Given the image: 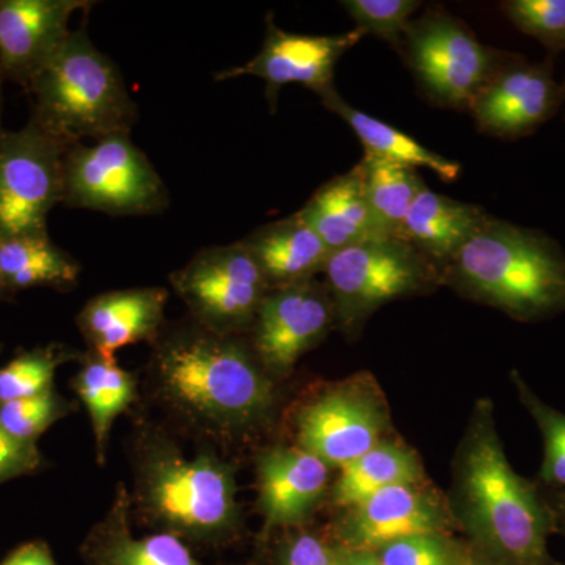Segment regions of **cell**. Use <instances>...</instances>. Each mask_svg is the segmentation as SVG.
<instances>
[{
    "mask_svg": "<svg viewBox=\"0 0 565 565\" xmlns=\"http://www.w3.org/2000/svg\"><path fill=\"white\" fill-rule=\"evenodd\" d=\"M278 565H338L337 550L316 534L297 533L282 544Z\"/></svg>",
    "mask_w": 565,
    "mask_h": 565,
    "instance_id": "cell-34",
    "label": "cell"
},
{
    "mask_svg": "<svg viewBox=\"0 0 565 565\" xmlns=\"http://www.w3.org/2000/svg\"><path fill=\"white\" fill-rule=\"evenodd\" d=\"M555 565H563V564H555Z\"/></svg>",
    "mask_w": 565,
    "mask_h": 565,
    "instance_id": "cell-41",
    "label": "cell"
},
{
    "mask_svg": "<svg viewBox=\"0 0 565 565\" xmlns=\"http://www.w3.org/2000/svg\"><path fill=\"white\" fill-rule=\"evenodd\" d=\"M559 522H561V525L564 526V531H565V492H564L563 503H561Z\"/></svg>",
    "mask_w": 565,
    "mask_h": 565,
    "instance_id": "cell-39",
    "label": "cell"
},
{
    "mask_svg": "<svg viewBox=\"0 0 565 565\" xmlns=\"http://www.w3.org/2000/svg\"><path fill=\"white\" fill-rule=\"evenodd\" d=\"M512 381H514L520 401L525 405L530 415L533 416L539 430H541L542 438H544L545 452L541 468L542 481L557 487V489H563L565 492V414L539 399L516 371L512 373Z\"/></svg>",
    "mask_w": 565,
    "mask_h": 565,
    "instance_id": "cell-28",
    "label": "cell"
},
{
    "mask_svg": "<svg viewBox=\"0 0 565 565\" xmlns=\"http://www.w3.org/2000/svg\"><path fill=\"white\" fill-rule=\"evenodd\" d=\"M487 217L489 214L482 207L457 202L426 185L408 211L401 239L444 270Z\"/></svg>",
    "mask_w": 565,
    "mask_h": 565,
    "instance_id": "cell-20",
    "label": "cell"
},
{
    "mask_svg": "<svg viewBox=\"0 0 565 565\" xmlns=\"http://www.w3.org/2000/svg\"><path fill=\"white\" fill-rule=\"evenodd\" d=\"M170 281L200 326L218 334L252 329L270 291L243 243L204 248L173 273Z\"/></svg>",
    "mask_w": 565,
    "mask_h": 565,
    "instance_id": "cell-9",
    "label": "cell"
},
{
    "mask_svg": "<svg viewBox=\"0 0 565 565\" xmlns=\"http://www.w3.org/2000/svg\"><path fill=\"white\" fill-rule=\"evenodd\" d=\"M128 514V497L121 493L92 535L93 556L99 565H202L174 534L134 539Z\"/></svg>",
    "mask_w": 565,
    "mask_h": 565,
    "instance_id": "cell-23",
    "label": "cell"
},
{
    "mask_svg": "<svg viewBox=\"0 0 565 565\" xmlns=\"http://www.w3.org/2000/svg\"><path fill=\"white\" fill-rule=\"evenodd\" d=\"M455 522L451 508L423 482L393 486L348 509L333 545L375 553L414 535L449 534Z\"/></svg>",
    "mask_w": 565,
    "mask_h": 565,
    "instance_id": "cell-13",
    "label": "cell"
},
{
    "mask_svg": "<svg viewBox=\"0 0 565 565\" xmlns=\"http://www.w3.org/2000/svg\"><path fill=\"white\" fill-rule=\"evenodd\" d=\"M330 467L302 448H275L258 460L259 511L267 527L303 523L322 500Z\"/></svg>",
    "mask_w": 565,
    "mask_h": 565,
    "instance_id": "cell-17",
    "label": "cell"
},
{
    "mask_svg": "<svg viewBox=\"0 0 565 565\" xmlns=\"http://www.w3.org/2000/svg\"><path fill=\"white\" fill-rule=\"evenodd\" d=\"M66 151L32 120L0 134V237L50 236L47 217L63 202Z\"/></svg>",
    "mask_w": 565,
    "mask_h": 565,
    "instance_id": "cell-8",
    "label": "cell"
},
{
    "mask_svg": "<svg viewBox=\"0 0 565 565\" xmlns=\"http://www.w3.org/2000/svg\"><path fill=\"white\" fill-rule=\"evenodd\" d=\"M58 415L57 403L51 392L25 399L0 404V424L22 444H31Z\"/></svg>",
    "mask_w": 565,
    "mask_h": 565,
    "instance_id": "cell-33",
    "label": "cell"
},
{
    "mask_svg": "<svg viewBox=\"0 0 565 565\" xmlns=\"http://www.w3.org/2000/svg\"><path fill=\"white\" fill-rule=\"evenodd\" d=\"M388 427L384 394L370 375L359 374L305 405L297 418V440L329 467L341 468L384 441Z\"/></svg>",
    "mask_w": 565,
    "mask_h": 565,
    "instance_id": "cell-11",
    "label": "cell"
},
{
    "mask_svg": "<svg viewBox=\"0 0 565 565\" xmlns=\"http://www.w3.org/2000/svg\"><path fill=\"white\" fill-rule=\"evenodd\" d=\"M2 79H3V73H2V68H0V115H2Z\"/></svg>",
    "mask_w": 565,
    "mask_h": 565,
    "instance_id": "cell-40",
    "label": "cell"
},
{
    "mask_svg": "<svg viewBox=\"0 0 565 565\" xmlns=\"http://www.w3.org/2000/svg\"><path fill=\"white\" fill-rule=\"evenodd\" d=\"M87 0H0V68L28 87L68 39L70 21Z\"/></svg>",
    "mask_w": 565,
    "mask_h": 565,
    "instance_id": "cell-15",
    "label": "cell"
},
{
    "mask_svg": "<svg viewBox=\"0 0 565 565\" xmlns=\"http://www.w3.org/2000/svg\"><path fill=\"white\" fill-rule=\"evenodd\" d=\"M322 103L327 109L332 110L351 126L352 131L362 140L364 152L415 170L424 167L445 181H455L459 177V163L427 150L419 141L412 139L399 129L355 109L351 104L345 103L337 90L327 93Z\"/></svg>",
    "mask_w": 565,
    "mask_h": 565,
    "instance_id": "cell-24",
    "label": "cell"
},
{
    "mask_svg": "<svg viewBox=\"0 0 565 565\" xmlns=\"http://www.w3.org/2000/svg\"><path fill=\"white\" fill-rule=\"evenodd\" d=\"M424 471L411 448L385 438L377 446L341 467L332 489L337 508L348 509L388 487L423 482Z\"/></svg>",
    "mask_w": 565,
    "mask_h": 565,
    "instance_id": "cell-22",
    "label": "cell"
},
{
    "mask_svg": "<svg viewBox=\"0 0 565 565\" xmlns=\"http://www.w3.org/2000/svg\"><path fill=\"white\" fill-rule=\"evenodd\" d=\"M61 355L36 351L18 356L0 370V404L51 392Z\"/></svg>",
    "mask_w": 565,
    "mask_h": 565,
    "instance_id": "cell-29",
    "label": "cell"
},
{
    "mask_svg": "<svg viewBox=\"0 0 565 565\" xmlns=\"http://www.w3.org/2000/svg\"><path fill=\"white\" fill-rule=\"evenodd\" d=\"M156 374L178 411L218 433L252 429L274 408L273 375L233 334H174L156 353Z\"/></svg>",
    "mask_w": 565,
    "mask_h": 565,
    "instance_id": "cell-2",
    "label": "cell"
},
{
    "mask_svg": "<svg viewBox=\"0 0 565 565\" xmlns=\"http://www.w3.org/2000/svg\"><path fill=\"white\" fill-rule=\"evenodd\" d=\"M167 299L169 294L162 288L102 294L85 305L77 323L95 355L115 360L120 349L158 337Z\"/></svg>",
    "mask_w": 565,
    "mask_h": 565,
    "instance_id": "cell-18",
    "label": "cell"
},
{
    "mask_svg": "<svg viewBox=\"0 0 565 565\" xmlns=\"http://www.w3.org/2000/svg\"><path fill=\"white\" fill-rule=\"evenodd\" d=\"M463 550L449 534H423L393 542L375 555L382 565H457Z\"/></svg>",
    "mask_w": 565,
    "mask_h": 565,
    "instance_id": "cell-32",
    "label": "cell"
},
{
    "mask_svg": "<svg viewBox=\"0 0 565 565\" xmlns=\"http://www.w3.org/2000/svg\"><path fill=\"white\" fill-rule=\"evenodd\" d=\"M79 273V264L50 236L0 237V278L9 288L73 285Z\"/></svg>",
    "mask_w": 565,
    "mask_h": 565,
    "instance_id": "cell-25",
    "label": "cell"
},
{
    "mask_svg": "<svg viewBox=\"0 0 565 565\" xmlns=\"http://www.w3.org/2000/svg\"><path fill=\"white\" fill-rule=\"evenodd\" d=\"M297 214L332 252L381 237L364 192L360 163L322 184Z\"/></svg>",
    "mask_w": 565,
    "mask_h": 565,
    "instance_id": "cell-21",
    "label": "cell"
},
{
    "mask_svg": "<svg viewBox=\"0 0 565 565\" xmlns=\"http://www.w3.org/2000/svg\"><path fill=\"white\" fill-rule=\"evenodd\" d=\"M405 36L416 76L430 98L444 106L471 107L503 70L500 52L484 46L462 22L440 11L412 22Z\"/></svg>",
    "mask_w": 565,
    "mask_h": 565,
    "instance_id": "cell-10",
    "label": "cell"
},
{
    "mask_svg": "<svg viewBox=\"0 0 565 565\" xmlns=\"http://www.w3.org/2000/svg\"><path fill=\"white\" fill-rule=\"evenodd\" d=\"M2 565H55L46 546L29 544L21 546Z\"/></svg>",
    "mask_w": 565,
    "mask_h": 565,
    "instance_id": "cell-36",
    "label": "cell"
},
{
    "mask_svg": "<svg viewBox=\"0 0 565 565\" xmlns=\"http://www.w3.org/2000/svg\"><path fill=\"white\" fill-rule=\"evenodd\" d=\"M323 274L334 321L349 333L385 303L441 282V270L401 237H371L340 248Z\"/></svg>",
    "mask_w": 565,
    "mask_h": 565,
    "instance_id": "cell-6",
    "label": "cell"
},
{
    "mask_svg": "<svg viewBox=\"0 0 565 565\" xmlns=\"http://www.w3.org/2000/svg\"><path fill=\"white\" fill-rule=\"evenodd\" d=\"M363 35L359 29L340 35L286 32L269 17L262 51L245 65L215 74L214 79L225 82L243 76L259 77L266 82L267 96L273 104L282 85L288 84L303 85L323 98L327 93L334 90V66Z\"/></svg>",
    "mask_w": 565,
    "mask_h": 565,
    "instance_id": "cell-14",
    "label": "cell"
},
{
    "mask_svg": "<svg viewBox=\"0 0 565 565\" xmlns=\"http://www.w3.org/2000/svg\"><path fill=\"white\" fill-rule=\"evenodd\" d=\"M501 9L526 35L556 50L565 47V0H509Z\"/></svg>",
    "mask_w": 565,
    "mask_h": 565,
    "instance_id": "cell-31",
    "label": "cell"
},
{
    "mask_svg": "<svg viewBox=\"0 0 565 565\" xmlns=\"http://www.w3.org/2000/svg\"><path fill=\"white\" fill-rule=\"evenodd\" d=\"M241 243L255 258L269 289L313 280L333 253L297 212L255 230Z\"/></svg>",
    "mask_w": 565,
    "mask_h": 565,
    "instance_id": "cell-19",
    "label": "cell"
},
{
    "mask_svg": "<svg viewBox=\"0 0 565 565\" xmlns=\"http://www.w3.org/2000/svg\"><path fill=\"white\" fill-rule=\"evenodd\" d=\"M563 102V92L545 66L503 68L476 96L470 109L479 128L515 139L544 125Z\"/></svg>",
    "mask_w": 565,
    "mask_h": 565,
    "instance_id": "cell-16",
    "label": "cell"
},
{
    "mask_svg": "<svg viewBox=\"0 0 565 565\" xmlns=\"http://www.w3.org/2000/svg\"><path fill=\"white\" fill-rule=\"evenodd\" d=\"M451 512L493 565H555L548 537L556 515L509 463L487 401L476 407L457 455Z\"/></svg>",
    "mask_w": 565,
    "mask_h": 565,
    "instance_id": "cell-1",
    "label": "cell"
},
{
    "mask_svg": "<svg viewBox=\"0 0 565 565\" xmlns=\"http://www.w3.org/2000/svg\"><path fill=\"white\" fill-rule=\"evenodd\" d=\"M28 88L35 102L32 121L68 150L131 134L137 121V104L120 71L93 44L85 25L70 33Z\"/></svg>",
    "mask_w": 565,
    "mask_h": 565,
    "instance_id": "cell-4",
    "label": "cell"
},
{
    "mask_svg": "<svg viewBox=\"0 0 565 565\" xmlns=\"http://www.w3.org/2000/svg\"><path fill=\"white\" fill-rule=\"evenodd\" d=\"M62 203L110 215H148L169 206V192L131 134H114L66 151Z\"/></svg>",
    "mask_w": 565,
    "mask_h": 565,
    "instance_id": "cell-7",
    "label": "cell"
},
{
    "mask_svg": "<svg viewBox=\"0 0 565 565\" xmlns=\"http://www.w3.org/2000/svg\"><path fill=\"white\" fill-rule=\"evenodd\" d=\"M360 167L379 233L384 237H401L408 211L426 184L415 169L384 161L370 152H364Z\"/></svg>",
    "mask_w": 565,
    "mask_h": 565,
    "instance_id": "cell-26",
    "label": "cell"
},
{
    "mask_svg": "<svg viewBox=\"0 0 565 565\" xmlns=\"http://www.w3.org/2000/svg\"><path fill=\"white\" fill-rule=\"evenodd\" d=\"M333 322L329 289L315 278L270 289L252 326L253 352L273 377H285L300 356L329 333Z\"/></svg>",
    "mask_w": 565,
    "mask_h": 565,
    "instance_id": "cell-12",
    "label": "cell"
},
{
    "mask_svg": "<svg viewBox=\"0 0 565 565\" xmlns=\"http://www.w3.org/2000/svg\"><path fill=\"white\" fill-rule=\"evenodd\" d=\"M441 281L522 322L565 311V255L545 233L487 217Z\"/></svg>",
    "mask_w": 565,
    "mask_h": 565,
    "instance_id": "cell-3",
    "label": "cell"
},
{
    "mask_svg": "<svg viewBox=\"0 0 565 565\" xmlns=\"http://www.w3.org/2000/svg\"><path fill=\"white\" fill-rule=\"evenodd\" d=\"M139 498L145 511L174 533L214 537L239 520L232 467L212 455L189 459L173 446H150L143 456Z\"/></svg>",
    "mask_w": 565,
    "mask_h": 565,
    "instance_id": "cell-5",
    "label": "cell"
},
{
    "mask_svg": "<svg viewBox=\"0 0 565 565\" xmlns=\"http://www.w3.org/2000/svg\"><path fill=\"white\" fill-rule=\"evenodd\" d=\"M76 392L90 414L99 459H104L115 419L132 404L136 382L115 360L95 355L77 374Z\"/></svg>",
    "mask_w": 565,
    "mask_h": 565,
    "instance_id": "cell-27",
    "label": "cell"
},
{
    "mask_svg": "<svg viewBox=\"0 0 565 565\" xmlns=\"http://www.w3.org/2000/svg\"><path fill=\"white\" fill-rule=\"evenodd\" d=\"M39 463L33 445L22 444L11 437L0 424V482L14 476L28 473Z\"/></svg>",
    "mask_w": 565,
    "mask_h": 565,
    "instance_id": "cell-35",
    "label": "cell"
},
{
    "mask_svg": "<svg viewBox=\"0 0 565 565\" xmlns=\"http://www.w3.org/2000/svg\"><path fill=\"white\" fill-rule=\"evenodd\" d=\"M457 565H493L487 559L486 556H482L478 550H475L471 545H465V550L462 556H460L459 564Z\"/></svg>",
    "mask_w": 565,
    "mask_h": 565,
    "instance_id": "cell-38",
    "label": "cell"
},
{
    "mask_svg": "<svg viewBox=\"0 0 565 565\" xmlns=\"http://www.w3.org/2000/svg\"><path fill=\"white\" fill-rule=\"evenodd\" d=\"M344 9L355 21L360 32L373 33L392 43L412 24L411 18L422 2L416 0H344Z\"/></svg>",
    "mask_w": 565,
    "mask_h": 565,
    "instance_id": "cell-30",
    "label": "cell"
},
{
    "mask_svg": "<svg viewBox=\"0 0 565 565\" xmlns=\"http://www.w3.org/2000/svg\"><path fill=\"white\" fill-rule=\"evenodd\" d=\"M334 550H337L338 565H382L373 552L341 548L337 545H334Z\"/></svg>",
    "mask_w": 565,
    "mask_h": 565,
    "instance_id": "cell-37",
    "label": "cell"
}]
</instances>
